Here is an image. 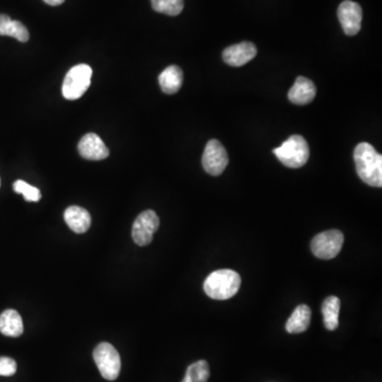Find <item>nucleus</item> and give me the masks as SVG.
Listing matches in <instances>:
<instances>
[{"label": "nucleus", "mask_w": 382, "mask_h": 382, "mask_svg": "<svg viewBox=\"0 0 382 382\" xmlns=\"http://www.w3.org/2000/svg\"><path fill=\"white\" fill-rule=\"evenodd\" d=\"M354 157L359 178L369 186L381 187V154L371 144L360 142L355 149Z\"/></svg>", "instance_id": "obj_1"}, {"label": "nucleus", "mask_w": 382, "mask_h": 382, "mask_svg": "<svg viewBox=\"0 0 382 382\" xmlns=\"http://www.w3.org/2000/svg\"><path fill=\"white\" fill-rule=\"evenodd\" d=\"M241 277L230 269L214 271L204 281L207 297L218 301H226L235 297L240 289Z\"/></svg>", "instance_id": "obj_2"}, {"label": "nucleus", "mask_w": 382, "mask_h": 382, "mask_svg": "<svg viewBox=\"0 0 382 382\" xmlns=\"http://www.w3.org/2000/svg\"><path fill=\"white\" fill-rule=\"evenodd\" d=\"M273 152L281 164L291 169L303 167L310 155L309 146L301 135L290 136L281 147L274 149Z\"/></svg>", "instance_id": "obj_3"}, {"label": "nucleus", "mask_w": 382, "mask_h": 382, "mask_svg": "<svg viewBox=\"0 0 382 382\" xmlns=\"http://www.w3.org/2000/svg\"><path fill=\"white\" fill-rule=\"evenodd\" d=\"M92 69L86 64L73 66L63 82L62 92L65 99L77 100L88 90L92 81Z\"/></svg>", "instance_id": "obj_4"}, {"label": "nucleus", "mask_w": 382, "mask_h": 382, "mask_svg": "<svg viewBox=\"0 0 382 382\" xmlns=\"http://www.w3.org/2000/svg\"><path fill=\"white\" fill-rule=\"evenodd\" d=\"M92 356L104 379L113 381L118 378L121 369V359L119 352L112 344L106 342L100 343L94 348Z\"/></svg>", "instance_id": "obj_5"}, {"label": "nucleus", "mask_w": 382, "mask_h": 382, "mask_svg": "<svg viewBox=\"0 0 382 382\" xmlns=\"http://www.w3.org/2000/svg\"><path fill=\"white\" fill-rule=\"evenodd\" d=\"M343 243V233L338 230H326L312 239V251L320 259H333L341 252Z\"/></svg>", "instance_id": "obj_6"}, {"label": "nucleus", "mask_w": 382, "mask_h": 382, "mask_svg": "<svg viewBox=\"0 0 382 382\" xmlns=\"http://www.w3.org/2000/svg\"><path fill=\"white\" fill-rule=\"evenodd\" d=\"M159 228V218L153 211H144L136 218L132 228V238L140 247H146L153 240Z\"/></svg>", "instance_id": "obj_7"}, {"label": "nucleus", "mask_w": 382, "mask_h": 382, "mask_svg": "<svg viewBox=\"0 0 382 382\" xmlns=\"http://www.w3.org/2000/svg\"><path fill=\"white\" fill-rule=\"evenodd\" d=\"M202 165L205 171L214 176L220 175L228 167V152L219 140H211L207 142L203 153Z\"/></svg>", "instance_id": "obj_8"}, {"label": "nucleus", "mask_w": 382, "mask_h": 382, "mask_svg": "<svg viewBox=\"0 0 382 382\" xmlns=\"http://www.w3.org/2000/svg\"><path fill=\"white\" fill-rule=\"evenodd\" d=\"M338 18L344 33L350 37L358 35L361 30V23H362V9L359 4L345 0L338 9Z\"/></svg>", "instance_id": "obj_9"}, {"label": "nucleus", "mask_w": 382, "mask_h": 382, "mask_svg": "<svg viewBox=\"0 0 382 382\" xmlns=\"http://www.w3.org/2000/svg\"><path fill=\"white\" fill-rule=\"evenodd\" d=\"M78 150L80 155L88 161H102L110 155V151L104 140L94 133L84 135L78 144Z\"/></svg>", "instance_id": "obj_10"}, {"label": "nucleus", "mask_w": 382, "mask_h": 382, "mask_svg": "<svg viewBox=\"0 0 382 382\" xmlns=\"http://www.w3.org/2000/svg\"><path fill=\"white\" fill-rule=\"evenodd\" d=\"M257 54V48L251 42H242L226 48L223 61L233 67H241L253 60Z\"/></svg>", "instance_id": "obj_11"}, {"label": "nucleus", "mask_w": 382, "mask_h": 382, "mask_svg": "<svg viewBox=\"0 0 382 382\" xmlns=\"http://www.w3.org/2000/svg\"><path fill=\"white\" fill-rule=\"evenodd\" d=\"M316 94V88L314 82L301 75L295 80V83L289 90L288 98L292 104L305 106L314 101Z\"/></svg>", "instance_id": "obj_12"}, {"label": "nucleus", "mask_w": 382, "mask_h": 382, "mask_svg": "<svg viewBox=\"0 0 382 382\" xmlns=\"http://www.w3.org/2000/svg\"><path fill=\"white\" fill-rule=\"evenodd\" d=\"M64 220L71 230L77 234H83L92 224V217L86 209L80 207H70L65 211Z\"/></svg>", "instance_id": "obj_13"}, {"label": "nucleus", "mask_w": 382, "mask_h": 382, "mask_svg": "<svg viewBox=\"0 0 382 382\" xmlns=\"http://www.w3.org/2000/svg\"><path fill=\"white\" fill-rule=\"evenodd\" d=\"M0 333L7 337L18 338L24 333L20 314L16 310H6L0 314Z\"/></svg>", "instance_id": "obj_14"}, {"label": "nucleus", "mask_w": 382, "mask_h": 382, "mask_svg": "<svg viewBox=\"0 0 382 382\" xmlns=\"http://www.w3.org/2000/svg\"><path fill=\"white\" fill-rule=\"evenodd\" d=\"M183 80V70L176 65L167 67L159 77L161 90L168 94H176L182 87Z\"/></svg>", "instance_id": "obj_15"}, {"label": "nucleus", "mask_w": 382, "mask_h": 382, "mask_svg": "<svg viewBox=\"0 0 382 382\" xmlns=\"http://www.w3.org/2000/svg\"><path fill=\"white\" fill-rule=\"evenodd\" d=\"M312 321V310L307 305H300L295 308L285 324V331L289 333H302L307 331Z\"/></svg>", "instance_id": "obj_16"}, {"label": "nucleus", "mask_w": 382, "mask_h": 382, "mask_svg": "<svg viewBox=\"0 0 382 382\" xmlns=\"http://www.w3.org/2000/svg\"><path fill=\"white\" fill-rule=\"evenodd\" d=\"M0 35L11 37L22 43L29 41V31L23 23L11 20L6 14H0Z\"/></svg>", "instance_id": "obj_17"}, {"label": "nucleus", "mask_w": 382, "mask_h": 382, "mask_svg": "<svg viewBox=\"0 0 382 382\" xmlns=\"http://www.w3.org/2000/svg\"><path fill=\"white\" fill-rule=\"evenodd\" d=\"M341 301L337 297H328L322 305L324 325L328 331H335L339 326V314Z\"/></svg>", "instance_id": "obj_18"}, {"label": "nucleus", "mask_w": 382, "mask_h": 382, "mask_svg": "<svg viewBox=\"0 0 382 382\" xmlns=\"http://www.w3.org/2000/svg\"><path fill=\"white\" fill-rule=\"evenodd\" d=\"M209 375V363L205 360L197 361L189 365L182 382H207Z\"/></svg>", "instance_id": "obj_19"}, {"label": "nucleus", "mask_w": 382, "mask_h": 382, "mask_svg": "<svg viewBox=\"0 0 382 382\" xmlns=\"http://www.w3.org/2000/svg\"><path fill=\"white\" fill-rule=\"evenodd\" d=\"M151 5L159 13L176 16L184 9V0H151Z\"/></svg>", "instance_id": "obj_20"}, {"label": "nucleus", "mask_w": 382, "mask_h": 382, "mask_svg": "<svg viewBox=\"0 0 382 382\" xmlns=\"http://www.w3.org/2000/svg\"><path fill=\"white\" fill-rule=\"evenodd\" d=\"M13 189L16 194H22L25 200L29 202H39L42 199L41 191L37 187L31 186L24 180H16L13 184Z\"/></svg>", "instance_id": "obj_21"}, {"label": "nucleus", "mask_w": 382, "mask_h": 382, "mask_svg": "<svg viewBox=\"0 0 382 382\" xmlns=\"http://www.w3.org/2000/svg\"><path fill=\"white\" fill-rule=\"evenodd\" d=\"M18 371L16 361L9 357H0V376H13Z\"/></svg>", "instance_id": "obj_22"}, {"label": "nucleus", "mask_w": 382, "mask_h": 382, "mask_svg": "<svg viewBox=\"0 0 382 382\" xmlns=\"http://www.w3.org/2000/svg\"><path fill=\"white\" fill-rule=\"evenodd\" d=\"M43 1L44 3L47 4V5L56 7V6H60L62 5V4H64L65 0H43Z\"/></svg>", "instance_id": "obj_23"}]
</instances>
